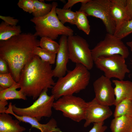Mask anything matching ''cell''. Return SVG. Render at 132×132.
I'll return each mask as SVG.
<instances>
[{"mask_svg": "<svg viewBox=\"0 0 132 132\" xmlns=\"http://www.w3.org/2000/svg\"><path fill=\"white\" fill-rule=\"evenodd\" d=\"M31 33H21L10 39L0 41V57L7 62L10 72L18 83L22 71L34 56L40 40Z\"/></svg>", "mask_w": 132, "mask_h": 132, "instance_id": "cell-1", "label": "cell"}, {"mask_svg": "<svg viewBox=\"0 0 132 132\" xmlns=\"http://www.w3.org/2000/svg\"><path fill=\"white\" fill-rule=\"evenodd\" d=\"M51 65L34 55L22 70L19 82L20 90L26 97L33 100L44 91L52 88L55 84Z\"/></svg>", "mask_w": 132, "mask_h": 132, "instance_id": "cell-2", "label": "cell"}, {"mask_svg": "<svg viewBox=\"0 0 132 132\" xmlns=\"http://www.w3.org/2000/svg\"><path fill=\"white\" fill-rule=\"evenodd\" d=\"M89 70L83 65L76 64L73 70L68 71L65 76L58 78L51 90L55 100L64 96L73 95L85 89L90 79Z\"/></svg>", "mask_w": 132, "mask_h": 132, "instance_id": "cell-3", "label": "cell"}, {"mask_svg": "<svg viewBox=\"0 0 132 132\" xmlns=\"http://www.w3.org/2000/svg\"><path fill=\"white\" fill-rule=\"evenodd\" d=\"M51 11L44 16L33 17L30 21L35 24V32L34 34L41 38L46 37L53 40L57 39L59 35L67 37L73 35L74 31L70 27L63 24L58 19L55 10L57 3L53 2Z\"/></svg>", "mask_w": 132, "mask_h": 132, "instance_id": "cell-4", "label": "cell"}, {"mask_svg": "<svg viewBox=\"0 0 132 132\" xmlns=\"http://www.w3.org/2000/svg\"><path fill=\"white\" fill-rule=\"evenodd\" d=\"M48 90L43 91L33 104L24 108L18 107L12 105L14 112L19 116H24L34 118L39 121L43 117L49 118L52 114V108L55 99L54 96H49Z\"/></svg>", "mask_w": 132, "mask_h": 132, "instance_id": "cell-5", "label": "cell"}, {"mask_svg": "<svg viewBox=\"0 0 132 132\" xmlns=\"http://www.w3.org/2000/svg\"><path fill=\"white\" fill-rule=\"evenodd\" d=\"M87 104V102L80 97L67 95L54 102L53 108L62 112L64 117L79 122L84 120Z\"/></svg>", "mask_w": 132, "mask_h": 132, "instance_id": "cell-6", "label": "cell"}, {"mask_svg": "<svg viewBox=\"0 0 132 132\" xmlns=\"http://www.w3.org/2000/svg\"><path fill=\"white\" fill-rule=\"evenodd\" d=\"M111 5L110 0H89L86 3H81L79 10L84 12L87 16L100 19L107 33L114 34L116 25L110 13Z\"/></svg>", "mask_w": 132, "mask_h": 132, "instance_id": "cell-7", "label": "cell"}, {"mask_svg": "<svg viewBox=\"0 0 132 132\" xmlns=\"http://www.w3.org/2000/svg\"><path fill=\"white\" fill-rule=\"evenodd\" d=\"M67 44L69 58L76 64H81L89 70L93 67L94 61L91 50L86 40L78 35L68 37Z\"/></svg>", "mask_w": 132, "mask_h": 132, "instance_id": "cell-8", "label": "cell"}, {"mask_svg": "<svg viewBox=\"0 0 132 132\" xmlns=\"http://www.w3.org/2000/svg\"><path fill=\"white\" fill-rule=\"evenodd\" d=\"M125 58L119 55L109 56H100L94 61L97 67L103 72L104 76L110 79L115 78L123 80L125 74L130 72Z\"/></svg>", "mask_w": 132, "mask_h": 132, "instance_id": "cell-9", "label": "cell"}, {"mask_svg": "<svg viewBox=\"0 0 132 132\" xmlns=\"http://www.w3.org/2000/svg\"><path fill=\"white\" fill-rule=\"evenodd\" d=\"M114 34L107 33L103 40L99 42L92 50L94 60L98 57L120 55L127 58L129 55L127 47Z\"/></svg>", "mask_w": 132, "mask_h": 132, "instance_id": "cell-10", "label": "cell"}, {"mask_svg": "<svg viewBox=\"0 0 132 132\" xmlns=\"http://www.w3.org/2000/svg\"><path fill=\"white\" fill-rule=\"evenodd\" d=\"M94 99L99 103L110 106L115 105V98L114 88L109 79L102 75L93 83Z\"/></svg>", "mask_w": 132, "mask_h": 132, "instance_id": "cell-11", "label": "cell"}, {"mask_svg": "<svg viewBox=\"0 0 132 132\" xmlns=\"http://www.w3.org/2000/svg\"><path fill=\"white\" fill-rule=\"evenodd\" d=\"M84 126L86 127L91 123H104L105 120L112 114L109 106L101 104L94 98L87 102Z\"/></svg>", "mask_w": 132, "mask_h": 132, "instance_id": "cell-12", "label": "cell"}, {"mask_svg": "<svg viewBox=\"0 0 132 132\" xmlns=\"http://www.w3.org/2000/svg\"><path fill=\"white\" fill-rule=\"evenodd\" d=\"M67 36L62 35L59 41V48L57 54L55 66L53 69L54 76L58 78L66 75L69 58Z\"/></svg>", "mask_w": 132, "mask_h": 132, "instance_id": "cell-13", "label": "cell"}, {"mask_svg": "<svg viewBox=\"0 0 132 132\" xmlns=\"http://www.w3.org/2000/svg\"><path fill=\"white\" fill-rule=\"evenodd\" d=\"M12 105L11 102L9 103L5 113L13 115L20 122L28 123L31 125L32 127L39 130L41 132H62L59 128H57V122L54 118H51L46 124H41L34 118L16 115L12 110Z\"/></svg>", "mask_w": 132, "mask_h": 132, "instance_id": "cell-14", "label": "cell"}, {"mask_svg": "<svg viewBox=\"0 0 132 132\" xmlns=\"http://www.w3.org/2000/svg\"><path fill=\"white\" fill-rule=\"evenodd\" d=\"M110 0V13L115 23L116 29L124 22L129 20L125 9L126 0Z\"/></svg>", "mask_w": 132, "mask_h": 132, "instance_id": "cell-15", "label": "cell"}, {"mask_svg": "<svg viewBox=\"0 0 132 132\" xmlns=\"http://www.w3.org/2000/svg\"><path fill=\"white\" fill-rule=\"evenodd\" d=\"M112 82L115 85V106L125 99L132 100V81L113 80Z\"/></svg>", "mask_w": 132, "mask_h": 132, "instance_id": "cell-16", "label": "cell"}, {"mask_svg": "<svg viewBox=\"0 0 132 132\" xmlns=\"http://www.w3.org/2000/svg\"><path fill=\"white\" fill-rule=\"evenodd\" d=\"M20 122L9 114L0 113V132H23L26 128L20 125Z\"/></svg>", "mask_w": 132, "mask_h": 132, "instance_id": "cell-17", "label": "cell"}, {"mask_svg": "<svg viewBox=\"0 0 132 132\" xmlns=\"http://www.w3.org/2000/svg\"><path fill=\"white\" fill-rule=\"evenodd\" d=\"M111 132H131L132 117L122 115L114 117L110 126Z\"/></svg>", "mask_w": 132, "mask_h": 132, "instance_id": "cell-18", "label": "cell"}, {"mask_svg": "<svg viewBox=\"0 0 132 132\" xmlns=\"http://www.w3.org/2000/svg\"><path fill=\"white\" fill-rule=\"evenodd\" d=\"M20 88V84L17 83L8 88L0 89V101H7L14 99L27 100L26 97L20 90H16Z\"/></svg>", "mask_w": 132, "mask_h": 132, "instance_id": "cell-19", "label": "cell"}, {"mask_svg": "<svg viewBox=\"0 0 132 132\" xmlns=\"http://www.w3.org/2000/svg\"><path fill=\"white\" fill-rule=\"evenodd\" d=\"M20 26H12L2 22L0 24V41L9 40L21 33Z\"/></svg>", "mask_w": 132, "mask_h": 132, "instance_id": "cell-20", "label": "cell"}, {"mask_svg": "<svg viewBox=\"0 0 132 132\" xmlns=\"http://www.w3.org/2000/svg\"><path fill=\"white\" fill-rule=\"evenodd\" d=\"M57 17L63 25L66 22L75 25L76 12L72 11L71 9H65L56 7L55 10Z\"/></svg>", "mask_w": 132, "mask_h": 132, "instance_id": "cell-21", "label": "cell"}, {"mask_svg": "<svg viewBox=\"0 0 132 132\" xmlns=\"http://www.w3.org/2000/svg\"><path fill=\"white\" fill-rule=\"evenodd\" d=\"M113 114L114 117L122 115L132 117V100L125 99L116 106Z\"/></svg>", "mask_w": 132, "mask_h": 132, "instance_id": "cell-22", "label": "cell"}, {"mask_svg": "<svg viewBox=\"0 0 132 132\" xmlns=\"http://www.w3.org/2000/svg\"><path fill=\"white\" fill-rule=\"evenodd\" d=\"M34 9L32 14L33 17L38 18L45 16L49 13L52 8V5L46 3L42 0H33Z\"/></svg>", "mask_w": 132, "mask_h": 132, "instance_id": "cell-23", "label": "cell"}, {"mask_svg": "<svg viewBox=\"0 0 132 132\" xmlns=\"http://www.w3.org/2000/svg\"><path fill=\"white\" fill-rule=\"evenodd\" d=\"M76 18L75 25L80 30L83 31L87 35L90 33V26L86 15L83 12L76 11Z\"/></svg>", "mask_w": 132, "mask_h": 132, "instance_id": "cell-24", "label": "cell"}, {"mask_svg": "<svg viewBox=\"0 0 132 132\" xmlns=\"http://www.w3.org/2000/svg\"><path fill=\"white\" fill-rule=\"evenodd\" d=\"M39 46L42 48L52 53L57 54L59 48V44L52 39L46 37L41 38Z\"/></svg>", "mask_w": 132, "mask_h": 132, "instance_id": "cell-25", "label": "cell"}, {"mask_svg": "<svg viewBox=\"0 0 132 132\" xmlns=\"http://www.w3.org/2000/svg\"><path fill=\"white\" fill-rule=\"evenodd\" d=\"M34 54V55L38 56L43 61L51 65L54 64L55 62L56 54L49 52L39 47L35 48Z\"/></svg>", "mask_w": 132, "mask_h": 132, "instance_id": "cell-26", "label": "cell"}, {"mask_svg": "<svg viewBox=\"0 0 132 132\" xmlns=\"http://www.w3.org/2000/svg\"><path fill=\"white\" fill-rule=\"evenodd\" d=\"M132 33V19L123 23L116 29L114 35L121 39Z\"/></svg>", "mask_w": 132, "mask_h": 132, "instance_id": "cell-27", "label": "cell"}, {"mask_svg": "<svg viewBox=\"0 0 132 132\" xmlns=\"http://www.w3.org/2000/svg\"><path fill=\"white\" fill-rule=\"evenodd\" d=\"M17 83L10 72L0 74V89L8 88Z\"/></svg>", "mask_w": 132, "mask_h": 132, "instance_id": "cell-28", "label": "cell"}, {"mask_svg": "<svg viewBox=\"0 0 132 132\" xmlns=\"http://www.w3.org/2000/svg\"><path fill=\"white\" fill-rule=\"evenodd\" d=\"M17 4L24 11L30 13H32L34 11V5L33 0H19Z\"/></svg>", "mask_w": 132, "mask_h": 132, "instance_id": "cell-29", "label": "cell"}, {"mask_svg": "<svg viewBox=\"0 0 132 132\" xmlns=\"http://www.w3.org/2000/svg\"><path fill=\"white\" fill-rule=\"evenodd\" d=\"M0 18L7 24L12 26H16L19 22V20L14 19V17L10 16L0 15Z\"/></svg>", "mask_w": 132, "mask_h": 132, "instance_id": "cell-30", "label": "cell"}, {"mask_svg": "<svg viewBox=\"0 0 132 132\" xmlns=\"http://www.w3.org/2000/svg\"><path fill=\"white\" fill-rule=\"evenodd\" d=\"M104 123H93L92 128L88 132H104L107 127L104 125Z\"/></svg>", "mask_w": 132, "mask_h": 132, "instance_id": "cell-31", "label": "cell"}, {"mask_svg": "<svg viewBox=\"0 0 132 132\" xmlns=\"http://www.w3.org/2000/svg\"><path fill=\"white\" fill-rule=\"evenodd\" d=\"M9 72L7 62L3 59L0 57V74H5Z\"/></svg>", "mask_w": 132, "mask_h": 132, "instance_id": "cell-32", "label": "cell"}, {"mask_svg": "<svg viewBox=\"0 0 132 132\" xmlns=\"http://www.w3.org/2000/svg\"><path fill=\"white\" fill-rule=\"evenodd\" d=\"M89 0H68L67 2L64 5L63 8L65 9H71L75 4L79 2L81 3H86Z\"/></svg>", "mask_w": 132, "mask_h": 132, "instance_id": "cell-33", "label": "cell"}, {"mask_svg": "<svg viewBox=\"0 0 132 132\" xmlns=\"http://www.w3.org/2000/svg\"><path fill=\"white\" fill-rule=\"evenodd\" d=\"M125 9L129 20L132 19V0H126Z\"/></svg>", "mask_w": 132, "mask_h": 132, "instance_id": "cell-34", "label": "cell"}, {"mask_svg": "<svg viewBox=\"0 0 132 132\" xmlns=\"http://www.w3.org/2000/svg\"><path fill=\"white\" fill-rule=\"evenodd\" d=\"M7 101H0V113H5L8 108L6 106L8 104Z\"/></svg>", "mask_w": 132, "mask_h": 132, "instance_id": "cell-35", "label": "cell"}, {"mask_svg": "<svg viewBox=\"0 0 132 132\" xmlns=\"http://www.w3.org/2000/svg\"><path fill=\"white\" fill-rule=\"evenodd\" d=\"M126 43L127 45L130 47L131 51L132 52V40L127 42Z\"/></svg>", "mask_w": 132, "mask_h": 132, "instance_id": "cell-36", "label": "cell"}, {"mask_svg": "<svg viewBox=\"0 0 132 132\" xmlns=\"http://www.w3.org/2000/svg\"><path fill=\"white\" fill-rule=\"evenodd\" d=\"M131 132H132V131Z\"/></svg>", "mask_w": 132, "mask_h": 132, "instance_id": "cell-37", "label": "cell"}]
</instances>
